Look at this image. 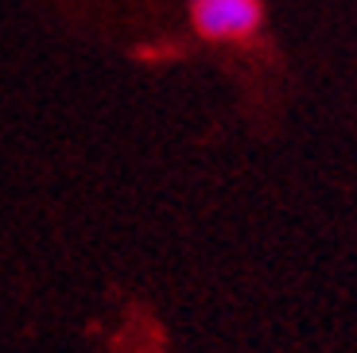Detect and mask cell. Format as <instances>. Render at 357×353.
I'll return each mask as SVG.
<instances>
[{
    "instance_id": "cell-1",
    "label": "cell",
    "mask_w": 357,
    "mask_h": 353,
    "mask_svg": "<svg viewBox=\"0 0 357 353\" xmlns=\"http://www.w3.org/2000/svg\"><path fill=\"white\" fill-rule=\"evenodd\" d=\"M190 20L202 39L241 43V39L257 36L264 8H260V0H190Z\"/></svg>"
}]
</instances>
